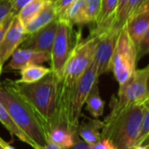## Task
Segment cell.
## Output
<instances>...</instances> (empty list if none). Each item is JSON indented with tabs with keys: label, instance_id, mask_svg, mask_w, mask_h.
<instances>
[{
	"label": "cell",
	"instance_id": "1",
	"mask_svg": "<svg viewBox=\"0 0 149 149\" xmlns=\"http://www.w3.org/2000/svg\"><path fill=\"white\" fill-rule=\"evenodd\" d=\"M8 82L33 107L48 136L52 130L58 127L59 77L51 70L34 83Z\"/></svg>",
	"mask_w": 149,
	"mask_h": 149
},
{
	"label": "cell",
	"instance_id": "2",
	"mask_svg": "<svg viewBox=\"0 0 149 149\" xmlns=\"http://www.w3.org/2000/svg\"><path fill=\"white\" fill-rule=\"evenodd\" d=\"M110 107L111 112L104 120L102 139L111 141L117 149H132L140 130L144 102L123 108Z\"/></svg>",
	"mask_w": 149,
	"mask_h": 149
},
{
	"label": "cell",
	"instance_id": "3",
	"mask_svg": "<svg viewBox=\"0 0 149 149\" xmlns=\"http://www.w3.org/2000/svg\"><path fill=\"white\" fill-rule=\"evenodd\" d=\"M0 102L6 107L16 125L36 145V149H40L47 145L48 136L34 110L13 89L8 80L0 83Z\"/></svg>",
	"mask_w": 149,
	"mask_h": 149
},
{
	"label": "cell",
	"instance_id": "4",
	"mask_svg": "<svg viewBox=\"0 0 149 149\" xmlns=\"http://www.w3.org/2000/svg\"><path fill=\"white\" fill-rule=\"evenodd\" d=\"M97 37L91 33L88 38H79L70 56L68 57L62 74L59 79L61 86L71 88L78 81L80 77L94 60Z\"/></svg>",
	"mask_w": 149,
	"mask_h": 149
},
{
	"label": "cell",
	"instance_id": "5",
	"mask_svg": "<svg viewBox=\"0 0 149 149\" xmlns=\"http://www.w3.org/2000/svg\"><path fill=\"white\" fill-rule=\"evenodd\" d=\"M137 50L125 26L120 30L111 57V71L118 84L128 80L136 70Z\"/></svg>",
	"mask_w": 149,
	"mask_h": 149
},
{
	"label": "cell",
	"instance_id": "6",
	"mask_svg": "<svg viewBox=\"0 0 149 149\" xmlns=\"http://www.w3.org/2000/svg\"><path fill=\"white\" fill-rule=\"evenodd\" d=\"M81 36V32L77 33L74 31V26L71 23L59 19L56 35L50 53V68L59 79L61 77L65 64L71 52Z\"/></svg>",
	"mask_w": 149,
	"mask_h": 149
},
{
	"label": "cell",
	"instance_id": "7",
	"mask_svg": "<svg viewBox=\"0 0 149 149\" xmlns=\"http://www.w3.org/2000/svg\"><path fill=\"white\" fill-rule=\"evenodd\" d=\"M149 65L141 69H136L132 76L119 85L117 97H111L110 106L123 108L134 104H140L149 97L146 81Z\"/></svg>",
	"mask_w": 149,
	"mask_h": 149
},
{
	"label": "cell",
	"instance_id": "8",
	"mask_svg": "<svg viewBox=\"0 0 149 149\" xmlns=\"http://www.w3.org/2000/svg\"><path fill=\"white\" fill-rule=\"evenodd\" d=\"M120 31L111 27L98 34L94 60L97 68L98 77L111 71V57L117 42V39Z\"/></svg>",
	"mask_w": 149,
	"mask_h": 149
},
{
	"label": "cell",
	"instance_id": "9",
	"mask_svg": "<svg viewBox=\"0 0 149 149\" xmlns=\"http://www.w3.org/2000/svg\"><path fill=\"white\" fill-rule=\"evenodd\" d=\"M26 37L25 26L19 19L18 14H16L13 17L2 41L0 42V61L2 64H5L12 56L13 52L20 46Z\"/></svg>",
	"mask_w": 149,
	"mask_h": 149
},
{
	"label": "cell",
	"instance_id": "10",
	"mask_svg": "<svg viewBox=\"0 0 149 149\" xmlns=\"http://www.w3.org/2000/svg\"><path fill=\"white\" fill-rule=\"evenodd\" d=\"M58 24L59 19H55L43 28L31 35L26 36L24 41L20 44V47L40 52L51 53L58 28Z\"/></svg>",
	"mask_w": 149,
	"mask_h": 149
},
{
	"label": "cell",
	"instance_id": "11",
	"mask_svg": "<svg viewBox=\"0 0 149 149\" xmlns=\"http://www.w3.org/2000/svg\"><path fill=\"white\" fill-rule=\"evenodd\" d=\"M11 57V61L6 66L7 70H20L30 64H41L49 61L51 55L47 52L18 47Z\"/></svg>",
	"mask_w": 149,
	"mask_h": 149
},
{
	"label": "cell",
	"instance_id": "12",
	"mask_svg": "<svg viewBox=\"0 0 149 149\" xmlns=\"http://www.w3.org/2000/svg\"><path fill=\"white\" fill-rule=\"evenodd\" d=\"M118 0H102L100 12L91 33L98 34L114 26Z\"/></svg>",
	"mask_w": 149,
	"mask_h": 149
},
{
	"label": "cell",
	"instance_id": "13",
	"mask_svg": "<svg viewBox=\"0 0 149 149\" xmlns=\"http://www.w3.org/2000/svg\"><path fill=\"white\" fill-rule=\"evenodd\" d=\"M104 127V121L98 118L84 117V120L79 123L77 133L91 146L102 139L101 131Z\"/></svg>",
	"mask_w": 149,
	"mask_h": 149
},
{
	"label": "cell",
	"instance_id": "14",
	"mask_svg": "<svg viewBox=\"0 0 149 149\" xmlns=\"http://www.w3.org/2000/svg\"><path fill=\"white\" fill-rule=\"evenodd\" d=\"M125 26L130 38L137 47L140 40L149 28V10L137 13L127 19Z\"/></svg>",
	"mask_w": 149,
	"mask_h": 149
},
{
	"label": "cell",
	"instance_id": "15",
	"mask_svg": "<svg viewBox=\"0 0 149 149\" xmlns=\"http://www.w3.org/2000/svg\"><path fill=\"white\" fill-rule=\"evenodd\" d=\"M55 19H57V17L54 6V2L47 0L42 10L27 25L25 26V32L26 36L31 35L43 28Z\"/></svg>",
	"mask_w": 149,
	"mask_h": 149
},
{
	"label": "cell",
	"instance_id": "16",
	"mask_svg": "<svg viewBox=\"0 0 149 149\" xmlns=\"http://www.w3.org/2000/svg\"><path fill=\"white\" fill-rule=\"evenodd\" d=\"M0 123H1L8 131L9 132L16 136L19 140L23 141L24 143H26L30 146H32L33 149H36V145L33 142V140L16 125V123L13 121L10 114L8 113L6 107L3 105V104L0 102Z\"/></svg>",
	"mask_w": 149,
	"mask_h": 149
},
{
	"label": "cell",
	"instance_id": "17",
	"mask_svg": "<svg viewBox=\"0 0 149 149\" xmlns=\"http://www.w3.org/2000/svg\"><path fill=\"white\" fill-rule=\"evenodd\" d=\"M86 110L90 112V114L95 118H99L103 114L104 111V101L102 99L99 89H98V84H95L93 88L91 89L86 101Z\"/></svg>",
	"mask_w": 149,
	"mask_h": 149
},
{
	"label": "cell",
	"instance_id": "18",
	"mask_svg": "<svg viewBox=\"0 0 149 149\" xmlns=\"http://www.w3.org/2000/svg\"><path fill=\"white\" fill-rule=\"evenodd\" d=\"M51 71L50 68L40 64H30L20 69L21 78L18 80L21 83H34L40 80Z\"/></svg>",
	"mask_w": 149,
	"mask_h": 149
},
{
	"label": "cell",
	"instance_id": "19",
	"mask_svg": "<svg viewBox=\"0 0 149 149\" xmlns=\"http://www.w3.org/2000/svg\"><path fill=\"white\" fill-rule=\"evenodd\" d=\"M47 0H32L26 4L18 13V16L24 26L27 25L44 7Z\"/></svg>",
	"mask_w": 149,
	"mask_h": 149
},
{
	"label": "cell",
	"instance_id": "20",
	"mask_svg": "<svg viewBox=\"0 0 149 149\" xmlns=\"http://www.w3.org/2000/svg\"><path fill=\"white\" fill-rule=\"evenodd\" d=\"M74 136L76 134H72L68 131L58 127L49 132L48 139L59 146L61 149H68L74 142Z\"/></svg>",
	"mask_w": 149,
	"mask_h": 149
},
{
	"label": "cell",
	"instance_id": "21",
	"mask_svg": "<svg viewBox=\"0 0 149 149\" xmlns=\"http://www.w3.org/2000/svg\"><path fill=\"white\" fill-rule=\"evenodd\" d=\"M102 0H86L84 9V24H95L101 7Z\"/></svg>",
	"mask_w": 149,
	"mask_h": 149
},
{
	"label": "cell",
	"instance_id": "22",
	"mask_svg": "<svg viewBox=\"0 0 149 149\" xmlns=\"http://www.w3.org/2000/svg\"><path fill=\"white\" fill-rule=\"evenodd\" d=\"M127 4H128V0H118L116 19H115V22L113 26V27L118 31H120L126 23L125 13H126Z\"/></svg>",
	"mask_w": 149,
	"mask_h": 149
},
{
	"label": "cell",
	"instance_id": "23",
	"mask_svg": "<svg viewBox=\"0 0 149 149\" xmlns=\"http://www.w3.org/2000/svg\"><path fill=\"white\" fill-rule=\"evenodd\" d=\"M149 132V97L144 102V109H143V117L142 122L140 125L139 133L138 136L136 146L142 140V139Z\"/></svg>",
	"mask_w": 149,
	"mask_h": 149
},
{
	"label": "cell",
	"instance_id": "24",
	"mask_svg": "<svg viewBox=\"0 0 149 149\" xmlns=\"http://www.w3.org/2000/svg\"><path fill=\"white\" fill-rule=\"evenodd\" d=\"M137 50V61L140 60L143 56L149 54V28L140 40L139 45L136 47Z\"/></svg>",
	"mask_w": 149,
	"mask_h": 149
},
{
	"label": "cell",
	"instance_id": "25",
	"mask_svg": "<svg viewBox=\"0 0 149 149\" xmlns=\"http://www.w3.org/2000/svg\"><path fill=\"white\" fill-rule=\"evenodd\" d=\"M76 0H53L57 19L61 18L68 6Z\"/></svg>",
	"mask_w": 149,
	"mask_h": 149
},
{
	"label": "cell",
	"instance_id": "26",
	"mask_svg": "<svg viewBox=\"0 0 149 149\" xmlns=\"http://www.w3.org/2000/svg\"><path fill=\"white\" fill-rule=\"evenodd\" d=\"M13 5L14 0H0V21L13 13Z\"/></svg>",
	"mask_w": 149,
	"mask_h": 149
},
{
	"label": "cell",
	"instance_id": "27",
	"mask_svg": "<svg viewBox=\"0 0 149 149\" xmlns=\"http://www.w3.org/2000/svg\"><path fill=\"white\" fill-rule=\"evenodd\" d=\"M143 0H128V4L126 7V21L129 18L135 15L141 5Z\"/></svg>",
	"mask_w": 149,
	"mask_h": 149
},
{
	"label": "cell",
	"instance_id": "28",
	"mask_svg": "<svg viewBox=\"0 0 149 149\" xmlns=\"http://www.w3.org/2000/svg\"><path fill=\"white\" fill-rule=\"evenodd\" d=\"M15 15H16L15 13H12L8 16H6L4 19L0 21V42L2 41L4 36H5V34H6V31Z\"/></svg>",
	"mask_w": 149,
	"mask_h": 149
},
{
	"label": "cell",
	"instance_id": "29",
	"mask_svg": "<svg viewBox=\"0 0 149 149\" xmlns=\"http://www.w3.org/2000/svg\"><path fill=\"white\" fill-rule=\"evenodd\" d=\"M91 147L92 149H117L112 142L107 139H102Z\"/></svg>",
	"mask_w": 149,
	"mask_h": 149
},
{
	"label": "cell",
	"instance_id": "30",
	"mask_svg": "<svg viewBox=\"0 0 149 149\" xmlns=\"http://www.w3.org/2000/svg\"><path fill=\"white\" fill-rule=\"evenodd\" d=\"M68 149H92V147L85 141H84L77 133L74 136V142L73 146Z\"/></svg>",
	"mask_w": 149,
	"mask_h": 149
},
{
	"label": "cell",
	"instance_id": "31",
	"mask_svg": "<svg viewBox=\"0 0 149 149\" xmlns=\"http://www.w3.org/2000/svg\"><path fill=\"white\" fill-rule=\"evenodd\" d=\"M32 0H14V5H13V12L15 14H18L19 10L27 3H29Z\"/></svg>",
	"mask_w": 149,
	"mask_h": 149
},
{
	"label": "cell",
	"instance_id": "32",
	"mask_svg": "<svg viewBox=\"0 0 149 149\" xmlns=\"http://www.w3.org/2000/svg\"><path fill=\"white\" fill-rule=\"evenodd\" d=\"M40 149H61L59 146H57L55 143H54L51 139H48L47 142V145L43 147H41Z\"/></svg>",
	"mask_w": 149,
	"mask_h": 149
},
{
	"label": "cell",
	"instance_id": "33",
	"mask_svg": "<svg viewBox=\"0 0 149 149\" xmlns=\"http://www.w3.org/2000/svg\"><path fill=\"white\" fill-rule=\"evenodd\" d=\"M146 10H149V0H144V1L141 3V5H140V6H139L137 13L146 11Z\"/></svg>",
	"mask_w": 149,
	"mask_h": 149
},
{
	"label": "cell",
	"instance_id": "34",
	"mask_svg": "<svg viewBox=\"0 0 149 149\" xmlns=\"http://www.w3.org/2000/svg\"><path fill=\"white\" fill-rule=\"evenodd\" d=\"M139 146H149V132L142 139V140L138 144Z\"/></svg>",
	"mask_w": 149,
	"mask_h": 149
},
{
	"label": "cell",
	"instance_id": "35",
	"mask_svg": "<svg viewBox=\"0 0 149 149\" xmlns=\"http://www.w3.org/2000/svg\"><path fill=\"white\" fill-rule=\"evenodd\" d=\"M7 145H8V143L6 142L1 137H0V149H5Z\"/></svg>",
	"mask_w": 149,
	"mask_h": 149
},
{
	"label": "cell",
	"instance_id": "36",
	"mask_svg": "<svg viewBox=\"0 0 149 149\" xmlns=\"http://www.w3.org/2000/svg\"><path fill=\"white\" fill-rule=\"evenodd\" d=\"M132 149H148V147H147V146H144L137 145V146H135Z\"/></svg>",
	"mask_w": 149,
	"mask_h": 149
},
{
	"label": "cell",
	"instance_id": "37",
	"mask_svg": "<svg viewBox=\"0 0 149 149\" xmlns=\"http://www.w3.org/2000/svg\"><path fill=\"white\" fill-rule=\"evenodd\" d=\"M146 87H147V91L149 93V72H148V76H147V81H146Z\"/></svg>",
	"mask_w": 149,
	"mask_h": 149
},
{
	"label": "cell",
	"instance_id": "38",
	"mask_svg": "<svg viewBox=\"0 0 149 149\" xmlns=\"http://www.w3.org/2000/svg\"><path fill=\"white\" fill-rule=\"evenodd\" d=\"M5 149H15V148H14L13 146H11L10 144H8V145L6 146V148H5Z\"/></svg>",
	"mask_w": 149,
	"mask_h": 149
},
{
	"label": "cell",
	"instance_id": "39",
	"mask_svg": "<svg viewBox=\"0 0 149 149\" xmlns=\"http://www.w3.org/2000/svg\"><path fill=\"white\" fill-rule=\"evenodd\" d=\"M3 65H4V64H2V63H1V61H0V76H1V74H2V70H3Z\"/></svg>",
	"mask_w": 149,
	"mask_h": 149
},
{
	"label": "cell",
	"instance_id": "40",
	"mask_svg": "<svg viewBox=\"0 0 149 149\" xmlns=\"http://www.w3.org/2000/svg\"><path fill=\"white\" fill-rule=\"evenodd\" d=\"M50 1H53V0H50Z\"/></svg>",
	"mask_w": 149,
	"mask_h": 149
},
{
	"label": "cell",
	"instance_id": "41",
	"mask_svg": "<svg viewBox=\"0 0 149 149\" xmlns=\"http://www.w3.org/2000/svg\"><path fill=\"white\" fill-rule=\"evenodd\" d=\"M147 147H148V149H149V146H147Z\"/></svg>",
	"mask_w": 149,
	"mask_h": 149
},
{
	"label": "cell",
	"instance_id": "42",
	"mask_svg": "<svg viewBox=\"0 0 149 149\" xmlns=\"http://www.w3.org/2000/svg\"><path fill=\"white\" fill-rule=\"evenodd\" d=\"M143 1H144V0H143ZM143 1H142V2H143Z\"/></svg>",
	"mask_w": 149,
	"mask_h": 149
}]
</instances>
